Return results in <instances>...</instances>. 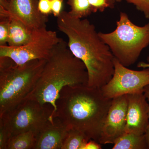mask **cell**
<instances>
[{
	"mask_svg": "<svg viewBox=\"0 0 149 149\" xmlns=\"http://www.w3.org/2000/svg\"><path fill=\"white\" fill-rule=\"evenodd\" d=\"M90 140L85 133L80 130L72 128L68 129L61 149H83Z\"/></svg>",
	"mask_w": 149,
	"mask_h": 149,
	"instance_id": "2e32d148",
	"label": "cell"
},
{
	"mask_svg": "<svg viewBox=\"0 0 149 149\" xmlns=\"http://www.w3.org/2000/svg\"><path fill=\"white\" fill-rule=\"evenodd\" d=\"M39 0H10L7 8L3 10L8 14L18 19L31 31L47 27L48 16L38 9Z\"/></svg>",
	"mask_w": 149,
	"mask_h": 149,
	"instance_id": "8fae6325",
	"label": "cell"
},
{
	"mask_svg": "<svg viewBox=\"0 0 149 149\" xmlns=\"http://www.w3.org/2000/svg\"><path fill=\"white\" fill-rule=\"evenodd\" d=\"M143 93L145 97L146 98L147 100L149 102V85H148L144 88ZM145 136H146V138L149 149V123L146 132L145 134Z\"/></svg>",
	"mask_w": 149,
	"mask_h": 149,
	"instance_id": "d4e9b609",
	"label": "cell"
},
{
	"mask_svg": "<svg viewBox=\"0 0 149 149\" xmlns=\"http://www.w3.org/2000/svg\"><path fill=\"white\" fill-rule=\"evenodd\" d=\"M9 19L6 15H0V46L8 45Z\"/></svg>",
	"mask_w": 149,
	"mask_h": 149,
	"instance_id": "ac0fdd59",
	"label": "cell"
},
{
	"mask_svg": "<svg viewBox=\"0 0 149 149\" xmlns=\"http://www.w3.org/2000/svg\"><path fill=\"white\" fill-rule=\"evenodd\" d=\"M147 61L148 63H149V55L148 56V57H147Z\"/></svg>",
	"mask_w": 149,
	"mask_h": 149,
	"instance_id": "f1b7e54d",
	"label": "cell"
},
{
	"mask_svg": "<svg viewBox=\"0 0 149 149\" xmlns=\"http://www.w3.org/2000/svg\"><path fill=\"white\" fill-rule=\"evenodd\" d=\"M11 136L3 123L0 121V149H7Z\"/></svg>",
	"mask_w": 149,
	"mask_h": 149,
	"instance_id": "44dd1931",
	"label": "cell"
},
{
	"mask_svg": "<svg viewBox=\"0 0 149 149\" xmlns=\"http://www.w3.org/2000/svg\"><path fill=\"white\" fill-rule=\"evenodd\" d=\"M54 108L49 104H42L26 99L0 117L11 137L19 133L32 131L37 135L50 120Z\"/></svg>",
	"mask_w": 149,
	"mask_h": 149,
	"instance_id": "8992f818",
	"label": "cell"
},
{
	"mask_svg": "<svg viewBox=\"0 0 149 149\" xmlns=\"http://www.w3.org/2000/svg\"><path fill=\"white\" fill-rule=\"evenodd\" d=\"M112 149H149L145 135L125 133L116 140Z\"/></svg>",
	"mask_w": 149,
	"mask_h": 149,
	"instance_id": "5bb4252c",
	"label": "cell"
},
{
	"mask_svg": "<svg viewBox=\"0 0 149 149\" xmlns=\"http://www.w3.org/2000/svg\"><path fill=\"white\" fill-rule=\"evenodd\" d=\"M10 0H0V8L6 9Z\"/></svg>",
	"mask_w": 149,
	"mask_h": 149,
	"instance_id": "484cf974",
	"label": "cell"
},
{
	"mask_svg": "<svg viewBox=\"0 0 149 149\" xmlns=\"http://www.w3.org/2000/svg\"><path fill=\"white\" fill-rule=\"evenodd\" d=\"M63 0H51L52 13L58 17L62 11Z\"/></svg>",
	"mask_w": 149,
	"mask_h": 149,
	"instance_id": "603a6c76",
	"label": "cell"
},
{
	"mask_svg": "<svg viewBox=\"0 0 149 149\" xmlns=\"http://www.w3.org/2000/svg\"><path fill=\"white\" fill-rule=\"evenodd\" d=\"M137 66L138 67L141 68H149V63L144 62H141L138 63Z\"/></svg>",
	"mask_w": 149,
	"mask_h": 149,
	"instance_id": "4316f807",
	"label": "cell"
},
{
	"mask_svg": "<svg viewBox=\"0 0 149 149\" xmlns=\"http://www.w3.org/2000/svg\"><path fill=\"white\" fill-rule=\"evenodd\" d=\"M57 25L67 37L70 50L86 66L88 86L101 88L108 83L114 73L115 57L95 25L87 19L72 17L65 11L57 17Z\"/></svg>",
	"mask_w": 149,
	"mask_h": 149,
	"instance_id": "6da1fadb",
	"label": "cell"
},
{
	"mask_svg": "<svg viewBox=\"0 0 149 149\" xmlns=\"http://www.w3.org/2000/svg\"><path fill=\"white\" fill-rule=\"evenodd\" d=\"M111 102L101 88L88 85L65 86L56 103L54 119H58L68 129L80 130L89 139L98 142Z\"/></svg>",
	"mask_w": 149,
	"mask_h": 149,
	"instance_id": "7a4b0ae2",
	"label": "cell"
},
{
	"mask_svg": "<svg viewBox=\"0 0 149 149\" xmlns=\"http://www.w3.org/2000/svg\"><path fill=\"white\" fill-rule=\"evenodd\" d=\"M122 0H108L110 4L111 5L112 8H113L114 6V4L116 3L120 2Z\"/></svg>",
	"mask_w": 149,
	"mask_h": 149,
	"instance_id": "83f0119b",
	"label": "cell"
},
{
	"mask_svg": "<svg viewBox=\"0 0 149 149\" xmlns=\"http://www.w3.org/2000/svg\"><path fill=\"white\" fill-rule=\"evenodd\" d=\"M36 133L27 131L12 136L7 149H34L36 142Z\"/></svg>",
	"mask_w": 149,
	"mask_h": 149,
	"instance_id": "9a60e30c",
	"label": "cell"
},
{
	"mask_svg": "<svg viewBox=\"0 0 149 149\" xmlns=\"http://www.w3.org/2000/svg\"><path fill=\"white\" fill-rule=\"evenodd\" d=\"M88 1L93 8V13L103 12L108 8H112L108 0H88Z\"/></svg>",
	"mask_w": 149,
	"mask_h": 149,
	"instance_id": "ffe728a7",
	"label": "cell"
},
{
	"mask_svg": "<svg viewBox=\"0 0 149 149\" xmlns=\"http://www.w3.org/2000/svg\"><path fill=\"white\" fill-rule=\"evenodd\" d=\"M47 60L22 65L0 57V117L24 100L36 85Z\"/></svg>",
	"mask_w": 149,
	"mask_h": 149,
	"instance_id": "277c9868",
	"label": "cell"
},
{
	"mask_svg": "<svg viewBox=\"0 0 149 149\" xmlns=\"http://www.w3.org/2000/svg\"><path fill=\"white\" fill-rule=\"evenodd\" d=\"M57 32L47 27L33 30L26 45L18 47L0 46V57H8L18 65L35 60H48L61 41Z\"/></svg>",
	"mask_w": 149,
	"mask_h": 149,
	"instance_id": "52a82bcc",
	"label": "cell"
},
{
	"mask_svg": "<svg viewBox=\"0 0 149 149\" xmlns=\"http://www.w3.org/2000/svg\"><path fill=\"white\" fill-rule=\"evenodd\" d=\"M67 4L70 8L68 13L72 17L82 19L93 13L88 0H67Z\"/></svg>",
	"mask_w": 149,
	"mask_h": 149,
	"instance_id": "e0dca14e",
	"label": "cell"
},
{
	"mask_svg": "<svg viewBox=\"0 0 149 149\" xmlns=\"http://www.w3.org/2000/svg\"><path fill=\"white\" fill-rule=\"evenodd\" d=\"M127 107V95L112 100L101 131L98 141L100 144H113L115 141L125 133Z\"/></svg>",
	"mask_w": 149,
	"mask_h": 149,
	"instance_id": "9c48e42d",
	"label": "cell"
},
{
	"mask_svg": "<svg viewBox=\"0 0 149 149\" xmlns=\"http://www.w3.org/2000/svg\"><path fill=\"white\" fill-rule=\"evenodd\" d=\"M125 133L145 135L149 123V104L143 93L127 95Z\"/></svg>",
	"mask_w": 149,
	"mask_h": 149,
	"instance_id": "30bf717a",
	"label": "cell"
},
{
	"mask_svg": "<svg viewBox=\"0 0 149 149\" xmlns=\"http://www.w3.org/2000/svg\"><path fill=\"white\" fill-rule=\"evenodd\" d=\"M101 144L94 140H89L85 144L83 149H101Z\"/></svg>",
	"mask_w": 149,
	"mask_h": 149,
	"instance_id": "cb8c5ba5",
	"label": "cell"
},
{
	"mask_svg": "<svg viewBox=\"0 0 149 149\" xmlns=\"http://www.w3.org/2000/svg\"><path fill=\"white\" fill-rule=\"evenodd\" d=\"M67 131L58 118L49 120L37 133L34 149H61Z\"/></svg>",
	"mask_w": 149,
	"mask_h": 149,
	"instance_id": "7c38bea8",
	"label": "cell"
},
{
	"mask_svg": "<svg viewBox=\"0 0 149 149\" xmlns=\"http://www.w3.org/2000/svg\"><path fill=\"white\" fill-rule=\"evenodd\" d=\"M99 34L114 57L128 67L136 62L141 52L149 45V22L143 26H138L127 14L120 12L114 31Z\"/></svg>",
	"mask_w": 149,
	"mask_h": 149,
	"instance_id": "5b68a950",
	"label": "cell"
},
{
	"mask_svg": "<svg viewBox=\"0 0 149 149\" xmlns=\"http://www.w3.org/2000/svg\"><path fill=\"white\" fill-rule=\"evenodd\" d=\"M0 15H6L9 19L8 45L12 47H20L29 42L32 37V31L21 21L9 15L1 9H0Z\"/></svg>",
	"mask_w": 149,
	"mask_h": 149,
	"instance_id": "4fadbf2b",
	"label": "cell"
},
{
	"mask_svg": "<svg viewBox=\"0 0 149 149\" xmlns=\"http://www.w3.org/2000/svg\"><path fill=\"white\" fill-rule=\"evenodd\" d=\"M114 71L111 80L101 89L109 99L119 96L144 93L149 85V68L142 70H133L121 64L115 58Z\"/></svg>",
	"mask_w": 149,
	"mask_h": 149,
	"instance_id": "ba28073f",
	"label": "cell"
},
{
	"mask_svg": "<svg viewBox=\"0 0 149 149\" xmlns=\"http://www.w3.org/2000/svg\"><path fill=\"white\" fill-rule=\"evenodd\" d=\"M88 78L85 64L74 56L62 39L47 60L35 88L26 99L51 104L54 110L50 120H53L62 89L67 86L88 85Z\"/></svg>",
	"mask_w": 149,
	"mask_h": 149,
	"instance_id": "3957f363",
	"label": "cell"
},
{
	"mask_svg": "<svg viewBox=\"0 0 149 149\" xmlns=\"http://www.w3.org/2000/svg\"><path fill=\"white\" fill-rule=\"evenodd\" d=\"M38 9L41 13L48 16L52 13L51 0H39Z\"/></svg>",
	"mask_w": 149,
	"mask_h": 149,
	"instance_id": "7402d4cb",
	"label": "cell"
},
{
	"mask_svg": "<svg viewBox=\"0 0 149 149\" xmlns=\"http://www.w3.org/2000/svg\"><path fill=\"white\" fill-rule=\"evenodd\" d=\"M136 6L138 10L143 13L146 18L149 19V0H125Z\"/></svg>",
	"mask_w": 149,
	"mask_h": 149,
	"instance_id": "d6986e66",
	"label": "cell"
}]
</instances>
